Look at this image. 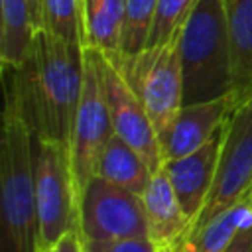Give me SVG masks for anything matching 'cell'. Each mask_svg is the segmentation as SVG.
<instances>
[{"label":"cell","instance_id":"obj_1","mask_svg":"<svg viewBox=\"0 0 252 252\" xmlns=\"http://www.w3.org/2000/svg\"><path fill=\"white\" fill-rule=\"evenodd\" d=\"M12 71L6 108L37 142L69 146L85 81V47L37 30Z\"/></svg>","mask_w":252,"mask_h":252},{"label":"cell","instance_id":"obj_2","mask_svg":"<svg viewBox=\"0 0 252 252\" xmlns=\"http://www.w3.org/2000/svg\"><path fill=\"white\" fill-rule=\"evenodd\" d=\"M0 252H37L35 140L8 110L0 144Z\"/></svg>","mask_w":252,"mask_h":252},{"label":"cell","instance_id":"obj_3","mask_svg":"<svg viewBox=\"0 0 252 252\" xmlns=\"http://www.w3.org/2000/svg\"><path fill=\"white\" fill-rule=\"evenodd\" d=\"M177 45L183 106L232 94V53L222 0H199Z\"/></svg>","mask_w":252,"mask_h":252},{"label":"cell","instance_id":"obj_4","mask_svg":"<svg viewBox=\"0 0 252 252\" xmlns=\"http://www.w3.org/2000/svg\"><path fill=\"white\" fill-rule=\"evenodd\" d=\"M177 41L163 47H146L136 55H106L142 100L158 140L171 128L183 108V73Z\"/></svg>","mask_w":252,"mask_h":252},{"label":"cell","instance_id":"obj_5","mask_svg":"<svg viewBox=\"0 0 252 252\" xmlns=\"http://www.w3.org/2000/svg\"><path fill=\"white\" fill-rule=\"evenodd\" d=\"M37 252L53 246L79 224L69 146L35 140Z\"/></svg>","mask_w":252,"mask_h":252},{"label":"cell","instance_id":"obj_6","mask_svg":"<svg viewBox=\"0 0 252 252\" xmlns=\"http://www.w3.org/2000/svg\"><path fill=\"white\" fill-rule=\"evenodd\" d=\"M112 134L114 128L98 67V51L85 47V81L69 138V159L77 203L87 183L96 175L98 158Z\"/></svg>","mask_w":252,"mask_h":252},{"label":"cell","instance_id":"obj_7","mask_svg":"<svg viewBox=\"0 0 252 252\" xmlns=\"http://www.w3.org/2000/svg\"><path fill=\"white\" fill-rule=\"evenodd\" d=\"M252 193V96L238 102L224 124L219 165L209 199L199 219L189 228L195 230L219 213L250 199ZM187 232V234H189Z\"/></svg>","mask_w":252,"mask_h":252},{"label":"cell","instance_id":"obj_8","mask_svg":"<svg viewBox=\"0 0 252 252\" xmlns=\"http://www.w3.org/2000/svg\"><path fill=\"white\" fill-rule=\"evenodd\" d=\"M77 230L83 240L150 238L140 195L93 177L79 197Z\"/></svg>","mask_w":252,"mask_h":252},{"label":"cell","instance_id":"obj_9","mask_svg":"<svg viewBox=\"0 0 252 252\" xmlns=\"http://www.w3.org/2000/svg\"><path fill=\"white\" fill-rule=\"evenodd\" d=\"M98 67L102 75L104 94L110 110V120L114 134L120 136L126 144H130L150 165L154 173L163 167L161 148L158 140V132L136 93L122 79V75L114 69L110 59L98 51Z\"/></svg>","mask_w":252,"mask_h":252},{"label":"cell","instance_id":"obj_10","mask_svg":"<svg viewBox=\"0 0 252 252\" xmlns=\"http://www.w3.org/2000/svg\"><path fill=\"white\" fill-rule=\"evenodd\" d=\"M222 132H224V126L199 150H195L183 158L169 159L161 167L165 171L191 226L199 219V215L209 199V193L213 189L217 165H219L220 144H222Z\"/></svg>","mask_w":252,"mask_h":252},{"label":"cell","instance_id":"obj_11","mask_svg":"<svg viewBox=\"0 0 252 252\" xmlns=\"http://www.w3.org/2000/svg\"><path fill=\"white\" fill-rule=\"evenodd\" d=\"M238 100L234 94L183 106L171 128L159 136L163 163L183 158L207 144L230 118Z\"/></svg>","mask_w":252,"mask_h":252},{"label":"cell","instance_id":"obj_12","mask_svg":"<svg viewBox=\"0 0 252 252\" xmlns=\"http://www.w3.org/2000/svg\"><path fill=\"white\" fill-rule=\"evenodd\" d=\"M148 234L158 250H175L189 232V219L183 213L177 195L163 169L154 173L142 195Z\"/></svg>","mask_w":252,"mask_h":252},{"label":"cell","instance_id":"obj_13","mask_svg":"<svg viewBox=\"0 0 252 252\" xmlns=\"http://www.w3.org/2000/svg\"><path fill=\"white\" fill-rule=\"evenodd\" d=\"M232 53V94L238 102L252 96V0H222Z\"/></svg>","mask_w":252,"mask_h":252},{"label":"cell","instance_id":"obj_14","mask_svg":"<svg viewBox=\"0 0 252 252\" xmlns=\"http://www.w3.org/2000/svg\"><path fill=\"white\" fill-rule=\"evenodd\" d=\"M94 177L124 187L142 197L154 177V171L130 144H126L120 136L112 134L98 158Z\"/></svg>","mask_w":252,"mask_h":252},{"label":"cell","instance_id":"obj_15","mask_svg":"<svg viewBox=\"0 0 252 252\" xmlns=\"http://www.w3.org/2000/svg\"><path fill=\"white\" fill-rule=\"evenodd\" d=\"M250 215V199L240 201L207 220L203 226L191 230L173 252H224Z\"/></svg>","mask_w":252,"mask_h":252},{"label":"cell","instance_id":"obj_16","mask_svg":"<svg viewBox=\"0 0 252 252\" xmlns=\"http://www.w3.org/2000/svg\"><path fill=\"white\" fill-rule=\"evenodd\" d=\"M0 63L4 69H14L28 53L35 33L30 0H0Z\"/></svg>","mask_w":252,"mask_h":252},{"label":"cell","instance_id":"obj_17","mask_svg":"<svg viewBox=\"0 0 252 252\" xmlns=\"http://www.w3.org/2000/svg\"><path fill=\"white\" fill-rule=\"evenodd\" d=\"M126 0H83L87 47L112 55L120 47Z\"/></svg>","mask_w":252,"mask_h":252},{"label":"cell","instance_id":"obj_18","mask_svg":"<svg viewBox=\"0 0 252 252\" xmlns=\"http://www.w3.org/2000/svg\"><path fill=\"white\" fill-rule=\"evenodd\" d=\"M41 30L63 41L87 47L83 0H43Z\"/></svg>","mask_w":252,"mask_h":252},{"label":"cell","instance_id":"obj_19","mask_svg":"<svg viewBox=\"0 0 252 252\" xmlns=\"http://www.w3.org/2000/svg\"><path fill=\"white\" fill-rule=\"evenodd\" d=\"M158 0H126L120 32V47L116 53L136 55L146 49L154 26Z\"/></svg>","mask_w":252,"mask_h":252},{"label":"cell","instance_id":"obj_20","mask_svg":"<svg viewBox=\"0 0 252 252\" xmlns=\"http://www.w3.org/2000/svg\"><path fill=\"white\" fill-rule=\"evenodd\" d=\"M197 4L199 0H158L154 26L146 47H163L177 41Z\"/></svg>","mask_w":252,"mask_h":252},{"label":"cell","instance_id":"obj_21","mask_svg":"<svg viewBox=\"0 0 252 252\" xmlns=\"http://www.w3.org/2000/svg\"><path fill=\"white\" fill-rule=\"evenodd\" d=\"M83 252H158V248L150 238L83 240Z\"/></svg>","mask_w":252,"mask_h":252},{"label":"cell","instance_id":"obj_22","mask_svg":"<svg viewBox=\"0 0 252 252\" xmlns=\"http://www.w3.org/2000/svg\"><path fill=\"white\" fill-rule=\"evenodd\" d=\"M224 252H252V215L244 220V224L240 226V230Z\"/></svg>","mask_w":252,"mask_h":252},{"label":"cell","instance_id":"obj_23","mask_svg":"<svg viewBox=\"0 0 252 252\" xmlns=\"http://www.w3.org/2000/svg\"><path fill=\"white\" fill-rule=\"evenodd\" d=\"M41 252H83V238L79 234V230H71L65 236H61L53 246L41 250Z\"/></svg>","mask_w":252,"mask_h":252},{"label":"cell","instance_id":"obj_24","mask_svg":"<svg viewBox=\"0 0 252 252\" xmlns=\"http://www.w3.org/2000/svg\"><path fill=\"white\" fill-rule=\"evenodd\" d=\"M41 10H43V0H30V12H32V24L37 30H41Z\"/></svg>","mask_w":252,"mask_h":252},{"label":"cell","instance_id":"obj_25","mask_svg":"<svg viewBox=\"0 0 252 252\" xmlns=\"http://www.w3.org/2000/svg\"><path fill=\"white\" fill-rule=\"evenodd\" d=\"M158 252H173V250H158Z\"/></svg>","mask_w":252,"mask_h":252},{"label":"cell","instance_id":"obj_26","mask_svg":"<svg viewBox=\"0 0 252 252\" xmlns=\"http://www.w3.org/2000/svg\"><path fill=\"white\" fill-rule=\"evenodd\" d=\"M250 205H252V193H250Z\"/></svg>","mask_w":252,"mask_h":252}]
</instances>
